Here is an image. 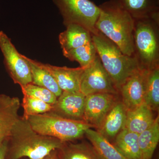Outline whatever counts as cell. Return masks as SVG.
<instances>
[{"mask_svg":"<svg viewBox=\"0 0 159 159\" xmlns=\"http://www.w3.org/2000/svg\"><path fill=\"white\" fill-rule=\"evenodd\" d=\"M58 159H102L90 142H64L57 150Z\"/></svg>","mask_w":159,"mask_h":159,"instance_id":"18","label":"cell"},{"mask_svg":"<svg viewBox=\"0 0 159 159\" xmlns=\"http://www.w3.org/2000/svg\"><path fill=\"white\" fill-rule=\"evenodd\" d=\"M155 118L153 111L145 103H142L136 108L127 111L123 129L139 134L151 126Z\"/></svg>","mask_w":159,"mask_h":159,"instance_id":"15","label":"cell"},{"mask_svg":"<svg viewBox=\"0 0 159 159\" xmlns=\"http://www.w3.org/2000/svg\"><path fill=\"white\" fill-rule=\"evenodd\" d=\"M159 142V117L151 126L139 134L141 159H151Z\"/></svg>","mask_w":159,"mask_h":159,"instance_id":"22","label":"cell"},{"mask_svg":"<svg viewBox=\"0 0 159 159\" xmlns=\"http://www.w3.org/2000/svg\"><path fill=\"white\" fill-rule=\"evenodd\" d=\"M119 98V94L108 93L86 96L84 121L98 129Z\"/></svg>","mask_w":159,"mask_h":159,"instance_id":"9","label":"cell"},{"mask_svg":"<svg viewBox=\"0 0 159 159\" xmlns=\"http://www.w3.org/2000/svg\"><path fill=\"white\" fill-rule=\"evenodd\" d=\"M92 39L102 66L119 92L125 80L142 68L134 56L123 54L117 45L99 31L92 34Z\"/></svg>","mask_w":159,"mask_h":159,"instance_id":"3","label":"cell"},{"mask_svg":"<svg viewBox=\"0 0 159 159\" xmlns=\"http://www.w3.org/2000/svg\"><path fill=\"white\" fill-rule=\"evenodd\" d=\"M20 99L0 94V145L9 139L12 127L19 119Z\"/></svg>","mask_w":159,"mask_h":159,"instance_id":"12","label":"cell"},{"mask_svg":"<svg viewBox=\"0 0 159 159\" xmlns=\"http://www.w3.org/2000/svg\"><path fill=\"white\" fill-rule=\"evenodd\" d=\"M22 105L24 111L23 117L25 119L32 115L50 112L53 108L51 104L26 95H24Z\"/></svg>","mask_w":159,"mask_h":159,"instance_id":"25","label":"cell"},{"mask_svg":"<svg viewBox=\"0 0 159 159\" xmlns=\"http://www.w3.org/2000/svg\"><path fill=\"white\" fill-rule=\"evenodd\" d=\"M85 95L80 92H62L50 112L66 119L84 121Z\"/></svg>","mask_w":159,"mask_h":159,"instance_id":"11","label":"cell"},{"mask_svg":"<svg viewBox=\"0 0 159 159\" xmlns=\"http://www.w3.org/2000/svg\"><path fill=\"white\" fill-rule=\"evenodd\" d=\"M63 54L71 61L79 63L80 67L84 68L86 67L93 62L98 55L93 41L77 48L64 52Z\"/></svg>","mask_w":159,"mask_h":159,"instance_id":"24","label":"cell"},{"mask_svg":"<svg viewBox=\"0 0 159 159\" xmlns=\"http://www.w3.org/2000/svg\"><path fill=\"white\" fill-rule=\"evenodd\" d=\"M8 141L6 140L0 145V159H6L8 151Z\"/></svg>","mask_w":159,"mask_h":159,"instance_id":"27","label":"cell"},{"mask_svg":"<svg viewBox=\"0 0 159 159\" xmlns=\"http://www.w3.org/2000/svg\"><path fill=\"white\" fill-rule=\"evenodd\" d=\"M0 50L6 70L14 83L20 87L31 83V70L28 62L16 50L11 39L2 31H0Z\"/></svg>","mask_w":159,"mask_h":159,"instance_id":"7","label":"cell"},{"mask_svg":"<svg viewBox=\"0 0 159 159\" xmlns=\"http://www.w3.org/2000/svg\"><path fill=\"white\" fill-rule=\"evenodd\" d=\"M43 159H58L57 158V150L53 151Z\"/></svg>","mask_w":159,"mask_h":159,"instance_id":"28","label":"cell"},{"mask_svg":"<svg viewBox=\"0 0 159 159\" xmlns=\"http://www.w3.org/2000/svg\"><path fill=\"white\" fill-rule=\"evenodd\" d=\"M59 35V41L62 53L77 48L93 41L92 34L79 25L70 24Z\"/></svg>","mask_w":159,"mask_h":159,"instance_id":"16","label":"cell"},{"mask_svg":"<svg viewBox=\"0 0 159 159\" xmlns=\"http://www.w3.org/2000/svg\"><path fill=\"white\" fill-rule=\"evenodd\" d=\"M9 141V159H43L53 151L60 149L64 143L56 138L38 133L23 117H20L12 127Z\"/></svg>","mask_w":159,"mask_h":159,"instance_id":"2","label":"cell"},{"mask_svg":"<svg viewBox=\"0 0 159 159\" xmlns=\"http://www.w3.org/2000/svg\"><path fill=\"white\" fill-rule=\"evenodd\" d=\"M24 59L28 62L31 70V83L48 89L58 97L62 93L57 82L49 72L41 65V62L31 59L22 55Z\"/></svg>","mask_w":159,"mask_h":159,"instance_id":"19","label":"cell"},{"mask_svg":"<svg viewBox=\"0 0 159 159\" xmlns=\"http://www.w3.org/2000/svg\"><path fill=\"white\" fill-rule=\"evenodd\" d=\"M148 70L140 68L125 80L119 90V94L127 111L144 103L145 84Z\"/></svg>","mask_w":159,"mask_h":159,"instance_id":"10","label":"cell"},{"mask_svg":"<svg viewBox=\"0 0 159 159\" xmlns=\"http://www.w3.org/2000/svg\"><path fill=\"white\" fill-rule=\"evenodd\" d=\"M126 113L127 110L119 98L97 130L102 136L112 142L117 135L124 128Z\"/></svg>","mask_w":159,"mask_h":159,"instance_id":"14","label":"cell"},{"mask_svg":"<svg viewBox=\"0 0 159 159\" xmlns=\"http://www.w3.org/2000/svg\"><path fill=\"white\" fill-rule=\"evenodd\" d=\"M112 143L126 159H141L138 134L122 129Z\"/></svg>","mask_w":159,"mask_h":159,"instance_id":"20","label":"cell"},{"mask_svg":"<svg viewBox=\"0 0 159 159\" xmlns=\"http://www.w3.org/2000/svg\"><path fill=\"white\" fill-rule=\"evenodd\" d=\"M59 9L64 25L76 24L97 34L96 24L100 13L99 6L90 0H53Z\"/></svg>","mask_w":159,"mask_h":159,"instance_id":"6","label":"cell"},{"mask_svg":"<svg viewBox=\"0 0 159 159\" xmlns=\"http://www.w3.org/2000/svg\"><path fill=\"white\" fill-rule=\"evenodd\" d=\"M54 77L62 92H80L81 77L85 68L60 67L41 63Z\"/></svg>","mask_w":159,"mask_h":159,"instance_id":"13","label":"cell"},{"mask_svg":"<svg viewBox=\"0 0 159 159\" xmlns=\"http://www.w3.org/2000/svg\"><path fill=\"white\" fill-rule=\"evenodd\" d=\"M26 119L38 133L56 138L63 142L80 139L88 129L93 128L84 121L66 119L51 112L32 115Z\"/></svg>","mask_w":159,"mask_h":159,"instance_id":"4","label":"cell"},{"mask_svg":"<svg viewBox=\"0 0 159 159\" xmlns=\"http://www.w3.org/2000/svg\"><path fill=\"white\" fill-rule=\"evenodd\" d=\"M99 6L100 13L96 24L97 31L113 42L123 54L134 56V19L118 0H109Z\"/></svg>","mask_w":159,"mask_h":159,"instance_id":"1","label":"cell"},{"mask_svg":"<svg viewBox=\"0 0 159 159\" xmlns=\"http://www.w3.org/2000/svg\"><path fill=\"white\" fill-rule=\"evenodd\" d=\"M122 8L135 20H159V0H118Z\"/></svg>","mask_w":159,"mask_h":159,"instance_id":"17","label":"cell"},{"mask_svg":"<svg viewBox=\"0 0 159 159\" xmlns=\"http://www.w3.org/2000/svg\"><path fill=\"white\" fill-rule=\"evenodd\" d=\"M84 135L102 159H127L112 142L97 130L89 129Z\"/></svg>","mask_w":159,"mask_h":159,"instance_id":"21","label":"cell"},{"mask_svg":"<svg viewBox=\"0 0 159 159\" xmlns=\"http://www.w3.org/2000/svg\"><path fill=\"white\" fill-rule=\"evenodd\" d=\"M21 89L23 95L34 97L51 105H54L57 102V97L55 94L43 87L30 83Z\"/></svg>","mask_w":159,"mask_h":159,"instance_id":"26","label":"cell"},{"mask_svg":"<svg viewBox=\"0 0 159 159\" xmlns=\"http://www.w3.org/2000/svg\"><path fill=\"white\" fill-rule=\"evenodd\" d=\"M144 103L152 111L159 108V66L148 70L145 81Z\"/></svg>","mask_w":159,"mask_h":159,"instance_id":"23","label":"cell"},{"mask_svg":"<svg viewBox=\"0 0 159 159\" xmlns=\"http://www.w3.org/2000/svg\"><path fill=\"white\" fill-rule=\"evenodd\" d=\"M80 92L85 96L102 93L119 94L98 55L93 62L84 69L81 77Z\"/></svg>","mask_w":159,"mask_h":159,"instance_id":"8","label":"cell"},{"mask_svg":"<svg viewBox=\"0 0 159 159\" xmlns=\"http://www.w3.org/2000/svg\"><path fill=\"white\" fill-rule=\"evenodd\" d=\"M159 20H135L134 56L140 67L151 70L159 66Z\"/></svg>","mask_w":159,"mask_h":159,"instance_id":"5","label":"cell"}]
</instances>
